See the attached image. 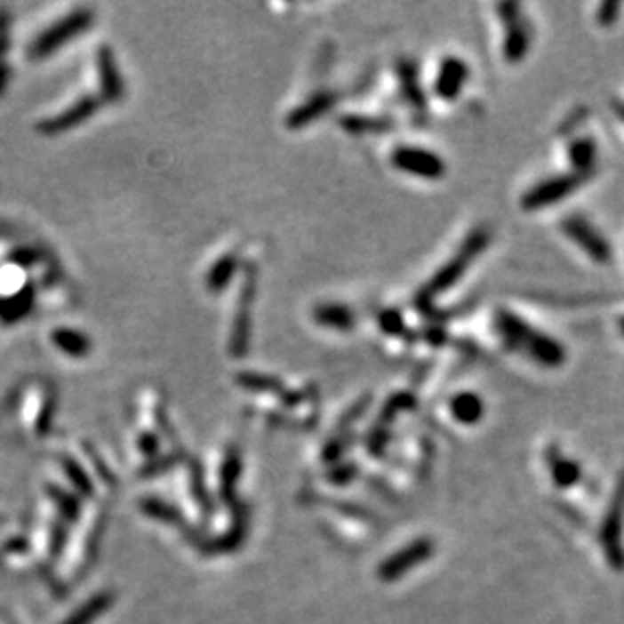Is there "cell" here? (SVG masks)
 I'll list each match as a JSON object with an SVG mask.
<instances>
[{
	"label": "cell",
	"mask_w": 624,
	"mask_h": 624,
	"mask_svg": "<svg viewBox=\"0 0 624 624\" xmlns=\"http://www.w3.org/2000/svg\"><path fill=\"white\" fill-rule=\"evenodd\" d=\"M497 11L501 14V20L505 25V41H503V57L509 63H517L527 55L532 43V27L527 25L522 6L514 3H505L497 6Z\"/></svg>",
	"instance_id": "cell-9"
},
{
	"label": "cell",
	"mask_w": 624,
	"mask_h": 624,
	"mask_svg": "<svg viewBox=\"0 0 624 624\" xmlns=\"http://www.w3.org/2000/svg\"><path fill=\"white\" fill-rule=\"evenodd\" d=\"M338 95L333 92H316L309 100H306L300 106L293 108L285 116V125L289 130H300L303 125H309L311 122H316L317 117H322L328 114V111L336 106Z\"/></svg>",
	"instance_id": "cell-14"
},
{
	"label": "cell",
	"mask_w": 624,
	"mask_h": 624,
	"mask_svg": "<svg viewBox=\"0 0 624 624\" xmlns=\"http://www.w3.org/2000/svg\"><path fill=\"white\" fill-rule=\"evenodd\" d=\"M619 330H620V333L624 336V316L619 317Z\"/></svg>",
	"instance_id": "cell-28"
},
{
	"label": "cell",
	"mask_w": 624,
	"mask_h": 624,
	"mask_svg": "<svg viewBox=\"0 0 624 624\" xmlns=\"http://www.w3.org/2000/svg\"><path fill=\"white\" fill-rule=\"evenodd\" d=\"M247 252L241 244H222L208 255L200 267V287L211 297H222L243 269Z\"/></svg>",
	"instance_id": "cell-7"
},
{
	"label": "cell",
	"mask_w": 624,
	"mask_h": 624,
	"mask_svg": "<svg viewBox=\"0 0 624 624\" xmlns=\"http://www.w3.org/2000/svg\"><path fill=\"white\" fill-rule=\"evenodd\" d=\"M487 243H489V230L485 227L475 228L473 233L467 236V241L460 244L457 255L452 257L449 263H444L441 269L436 271L435 277L420 289L419 295H416V306H419V309L427 311L436 295H441L443 292H447L449 287L455 285L457 281L463 277V273L469 269L473 259L487 247Z\"/></svg>",
	"instance_id": "cell-6"
},
{
	"label": "cell",
	"mask_w": 624,
	"mask_h": 624,
	"mask_svg": "<svg viewBox=\"0 0 624 624\" xmlns=\"http://www.w3.org/2000/svg\"><path fill=\"white\" fill-rule=\"evenodd\" d=\"M568 156L576 174L588 176L596 164V142L592 138H578L570 144Z\"/></svg>",
	"instance_id": "cell-17"
},
{
	"label": "cell",
	"mask_w": 624,
	"mask_h": 624,
	"mask_svg": "<svg viewBox=\"0 0 624 624\" xmlns=\"http://www.w3.org/2000/svg\"><path fill=\"white\" fill-rule=\"evenodd\" d=\"M554 473H556V479H558L560 483H570V481H574L578 475H580L578 467L574 463H570V460H566V459L556 460Z\"/></svg>",
	"instance_id": "cell-25"
},
{
	"label": "cell",
	"mask_w": 624,
	"mask_h": 624,
	"mask_svg": "<svg viewBox=\"0 0 624 624\" xmlns=\"http://www.w3.org/2000/svg\"><path fill=\"white\" fill-rule=\"evenodd\" d=\"M619 12H620V3H604V4H600L598 22L603 27H611V25H614L616 19H619Z\"/></svg>",
	"instance_id": "cell-26"
},
{
	"label": "cell",
	"mask_w": 624,
	"mask_h": 624,
	"mask_svg": "<svg viewBox=\"0 0 624 624\" xmlns=\"http://www.w3.org/2000/svg\"><path fill=\"white\" fill-rule=\"evenodd\" d=\"M59 392L55 382L47 376H27L14 384L6 398V408L19 414L20 425L33 436H47L53 428L59 408Z\"/></svg>",
	"instance_id": "cell-4"
},
{
	"label": "cell",
	"mask_w": 624,
	"mask_h": 624,
	"mask_svg": "<svg viewBox=\"0 0 624 624\" xmlns=\"http://www.w3.org/2000/svg\"><path fill=\"white\" fill-rule=\"evenodd\" d=\"M390 160L392 166L403 170V172L428 178V180H438V178L447 172V166H444L441 156L428 152L425 148L398 146L396 150L392 152Z\"/></svg>",
	"instance_id": "cell-11"
},
{
	"label": "cell",
	"mask_w": 624,
	"mask_h": 624,
	"mask_svg": "<svg viewBox=\"0 0 624 624\" xmlns=\"http://www.w3.org/2000/svg\"><path fill=\"white\" fill-rule=\"evenodd\" d=\"M98 25V9L93 4L67 3L55 4L36 17L31 28L17 44L22 63L39 67L61 55L71 44L79 43Z\"/></svg>",
	"instance_id": "cell-2"
},
{
	"label": "cell",
	"mask_w": 624,
	"mask_h": 624,
	"mask_svg": "<svg viewBox=\"0 0 624 624\" xmlns=\"http://www.w3.org/2000/svg\"><path fill=\"white\" fill-rule=\"evenodd\" d=\"M341 128L350 133H382L392 128L390 120H380V117H360L350 116L341 120Z\"/></svg>",
	"instance_id": "cell-20"
},
{
	"label": "cell",
	"mask_w": 624,
	"mask_h": 624,
	"mask_svg": "<svg viewBox=\"0 0 624 624\" xmlns=\"http://www.w3.org/2000/svg\"><path fill=\"white\" fill-rule=\"evenodd\" d=\"M584 178L586 176H580V174H564V176H554V178H548V180H541L532 190L525 192L522 198V206L525 211H538V208L560 203V200L570 196L572 192L580 187Z\"/></svg>",
	"instance_id": "cell-12"
},
{
	"label": "cell",
	"mask_w": 624,
	"mask_h": 624,
	"mask_svg": "<svg viewBox=\"0 0 624 624\" xmlns=\"http://www.w3.org/2000/svg\"><path fill=\"white\" fill-rule=\"evenodd\" d=\"M44 341L59 358L79 364L95 354V340L87 330L76 324H55L44 333Z\"/></svg>",
	"instance_id": "cell-8"
},
{
	"label": "cell",
	"mask_w": 624,
	"mask_h": 624,
	"mask_svg": "<svg viewBox=\"0 0 624 624\" xmlns=\"http://www.w3.org/2000/svg\"><path fill=\"white\" fill-rule=\"evenodd\" d=\"M428 554V546L427 544H419V546H412V548H408L406 552L403 554H398L392 558L388 564H386L384 570H382V576L386 578H395L398 574H403V572L408 568L406 564H411L412 560H422L425 556Z\"/></svg>",
	"instance_id": "cell-21"
},
{
	"label": "cell",
	"mask_w": 624,
	"mask_h": 624,
	"mask_svg": "<svg viewBox=\"0 0 624 624\" xmlns=\"http://www.w3.org/2000/svg\"><path fill=\"white\" fill-rule=\"evenodd\" d=\"M311 316H314V322L317 325L336 332H350L356 325V314L344 303H319V306L314 308Z\"/></svg>",
	"instance_id": "cell-16"
},
{
	"label": "cell",
	"mask_w": 624,
	"mask_h": 624,
	"mask_svg": "<svg viewBox=\"0 0 624 624\" xmlns=\"http://www.w3.org/2000/svg\"><path fill=\"white\" fill-rule=\"evenodd\" d=\"M378 324H380V330L390 333V336H398V333L404 332V317L396 309H384L378 316Z\"/></svg>",
	"instance_id": "cell-24"
},
{
	"label": "cell",
	"mask_w": 624,
	"mask_h": 624,
	"mask_svg": "<svg viewBox=\"0 0 624 624\" xmlns=\"http://www.w3.org/2000/svg\"><path fill=\"white\" fill-rule=\"evenodd\" d=\"M612 108H614V111H616V116H619L620 120L624 122V101L614 100V101H612Z\"/></svg>",
	"instance_id": "cell-27"
},
{
	"label": "cell",
	"mask_w": 624,
	"mask_h": 624,
	"mask_svg": "<svg viewBox=\"0 0 624 624\" xmlns=\"http://www.w3.org/2000/svg\"><path fill=\"white\" fill-rule=\"evenodd\" d=\"M220 483H222V492L230 493V489L235 487L236 477L241 475V451L236 447H227L225 459H222L220 465Z\"/></svg>",
	"instance_id": "cell-22"
},
{
	"label": "cell",
	"mask_w": 624,
	"mask_h": 624,
	"mask_svg": "<svg viewBox=\"0 0 624 624\" xmlns=\"http://www.w3.org/2000/svg\"><path fill=\"white\" fill-rule=\"evenodd\" d=\"M14 19L4 4H0V100L9 93L14 73Z\"/></svg>",
	"instance_id": "cell-13"
},
{
	"label": "cell",
	"mask_w": 624,
	"mask_h": 624,
	"mask_svg": "<svg viewBox=\"0 0 624 624\" xmlns=\"http://www.w3.org/2000/svg\"><path fill=\"white\" fill-rule=\"evenodd\" d=\"M257 285H259V259L247 252L243 269L235 284L228 287L230 301H228V316L225 328V350L228 358L239 360L244 358L251 348V333H252V308L257 300Z\"/></svg>",
	"instance_id": "cell-3"
},
{
	"label": "cell",
	"mask_w": 624,
	"mask_h": 624,
	"mask_svg": "<svg viewBox=\"0 0 624 624\" xmlns=\"http://www.w3.org/2000/svg\"><path fill=\"white\" fill-rule=\"evenodd\" d=\"M562 230L568 239L574 241L592 261L608 263L612 259V249L603 235L590 225V220L582 214H570L564 219Z\"/></svg>",
	"instance_id": "cell-10"
},
{
	"label": "cell",
	"mask_w": 624,
	"mask_h": 624,
	"mask_svg": "<svg viewBox=\"0 0 624 624\" xmlns=\"http://www.w3.org/2000/svg\"><path fill=\"white\" fill-rule=\"evenodd\" d=\"M451 412L463 425H475L483 416V400L473 392H460L451 400Z\"/></svg>",
	"instance_id": "cell-19"
},
{
	"label": "cell",
	"mask_w": 624,
	"mask_h": 624,
	"mask_svg": "<svg viewBox=\"0 0 624 624\" xmlns=\"http://www.w3.org/2000/svg\"><path fill=\"white\" fill-rule=\"evenodd\" d=\"M467 77H469V67L459 57H447L443 59L441 69H438L435 92L438 98H443L444 101H452L459 98V93L463 92V87L467 84Z\"/></svg>",
	"instance_id": "cell-15"
},
{
	"label": "cell",
	"mask_w": 624,
	"mask_h": 624,
	"mask_svg": "<svg viewBox=\"0 0 624 624\" xmlns=\"http://www.w3.org/2000/svg\"><path fill=\"white\" fill-rule=\"evenodd\" d=\"M495 330L509 350L524 352L527 358H532L540 366L558 368L566 362V348L560 341L533 330L522 317L508 309H500L495 314Z\"/></svg>",
	"instance_id": "cell-5"
},
{
	"label": "cell",
	"mask_w": 624,
	"mask_h": 624,
	"mask_svg": "<svg viewBox=\"0 0 624 624\" xmlns=\"http://www.w3.org/2000/svg\"><path fill=\"white\" fill-rule=\"evenodd\" d=\"M128 100V79L114 44L95 41L89 47L79 79L55 103L35 117L36 136L53 140L84 128L103 111Z\"/></svg>",
	"instance_id": "cell-1"
},
{
	"label": "cell",
	"mask_w": 624,
	"mask_h": 624,
	"mask_svg": "<svg viewBox=\"0 0 624 624\" xmlns=\"http://www.w3.org/2000/svg\"><path fill=\"white\" fill-rule=\"evenodd\" d=\"M109 604H111L109 594H100V596L92 598L87 604L81 606L69 620H65V624H89L92 620L98 619V616L106 611Z\"/></svg>",
	"instance_id": "cell-23"
},
{
	"label": "cell",
	"mask_w": 624,
	"mask_h": 624,
	"mask_svg": "<svg viewBox=\"0 0 624 624\" xmlns=\"http://www.w3.org/2000/svg\"><path fill=\"white\" fill-rule=\"evenodd\" d=\"M398 77L400 85H403V93L406 101L411 103L414 109H425V93H422L419 84V71H416L414 63L403 61L398 63Z\"/></svg>",
	"instance_id": "cell-18"
}]
</instances>
